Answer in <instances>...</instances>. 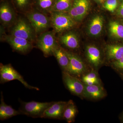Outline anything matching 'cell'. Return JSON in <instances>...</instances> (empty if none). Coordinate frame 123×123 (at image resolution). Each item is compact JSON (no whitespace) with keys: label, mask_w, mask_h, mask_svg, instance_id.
<instances>
[{"label":"cell","mask_w":123,"mask_h":123,"mask_svg":"<svg viewBox=\"0 0 123 123\" xmlns=\"http://www.w3.org/2000/svg\"><path fill=\"white\" fill-rule=\"evenodd\" d=\"M104 51L105 56L111 62L110 63L120 59L123 57V44H108L105 48Z\"/></svg>","instance_id":"obj_16"},{"label":"cell","mask_w":123,"mask_h":123,"mask_svg":"<svg viewBox=\"0 0 123 123\" xmlns=\"http://www.w3.org/2000/svg\"><path fill=\"white\" fill-rule=\"evenodd\" d=\"M12 26L11 35L25 39L31 43L35 40L36 33L28 20L19 18Z\"/></svg>","instance_id":"obj_3"},{"label":"cell","mask_w":123,"mask_h":123,"mask_svg":"<svg viewBox=\"0 0 123 123\" xmlns=\"http://www.w3.org/2000/svg\"><path fill=\"white\" fill-rule=\"evenodd\" d=\"M118 5V0H107L104 3V8L111 12H114Z\"/></svg>","instance_id":"obj_27"},{"label":"cell","mask_w":123,"mask_h":123,"mask_svg":"<svg viewBox=\"0 0 123 123\" xmlns=\"http://www.w3.org/2000/svg\"><path fill=\"white\" fill-rule=\"evenodd\" d=\"M74 0H55L53 11L68 12L72 7Z\"/></svg>","instance_id":"obj_23"},{"label":"cell","mask_w":123,"mask_h":123,"mask_svg":"<svg viewBox=\"0 0 123 123\" xmlns=\"http://www.w3.org/2000/svg\"><path fill=\"white\" fill-rule=\"evenodd\" d=\"M14 80H18L20 81L26 87L30 89L39 90L37 87L32 86L28 84L23 77L20 75L10 64H0V82L4 84Z\"/></svg>","instance_id":"obj_6"},{"label":"cell","mask_w":123,"mask_h":123,"mask_svg":"<svg viewBox=\"0 0 123 123\" xmlns=\"http://www.w3.org/2000/svg\"><path fill=\"white\" fill-rule=\"evenodd\" d=\"M110 64L111 68L120 75H123V57L120 59L111 62Z\"/></svg>","instance_id":"obj_26"},{"label":"cell","mask_w":123,"mask_h":123,"mask_svg":"<svg viewBox=\"0 0 123 123\" xmlns=\"http://www.w3.org/2000/svg\"><path fill=\"white\" fill-rule=\"evenodd\" d=\"M4 37L5 40L14 51L17 52L26 54L33 48L32 43L25 39L11 35H5Z\"/></svg>","instance_id":"obj_12"},{"label":"cell","mask_w":123,"mask_h":123,"mask_svg":"<svg viewBox=\"0 0 123 123\" xmlns=\"http://www.w3.org/2000/svg\"><path fill=\"white\" fill-rule=\"evenodd\" d=\"M14 7L18 11H27L32 7L33 0H11Z\"/></svg>","instance_id":"obj_25"},{"label":"cell","mask_w":123,"mask_h":123,"mask_svg":"<svg viewBox=\"0 0 123 123\" xmlns=\"http://www.w3.org/2000/svg\"><path fill=\"white\" fill-rule=\"evenodd\" d=\"M62 75L64 85L69 92L81 99L84 98L85 85L81 80L67 72L62 71Z\"/></svg>","instance_id":"obj_8"},{"label":"cell","mask_w":123,"mask_h":123,"mask_svg":"<svg viewBox=\"0 0 123 123\" xmlns=\"http://www.w3.org/2000/svg\"><path fill=\"white\" fill-rule=\"evenodd\" d=\"M61 43L66 48L70 50H77L80 47L78 36L75 32L69 31L66 32L60 36Z\"/></svg>","instance_id":"obj_15"},{"label":"cell","mask_w":123,"mask_h":123,"mask_svg":"<svg viewBox=\"0 0 123 123\" xmlns=\"http://www.w3.org/2000/svg\"><path fill=\"white\" fill-rule=\"evenodd\" d=\"M5 0H0V2H1V1H3Z\"/></svg>","instance_id":"obj_32"},{"label":"cell","mask_w":123,"mask_h":123,"mask_svg":"<svg viewBox=\"0 0 123 123\" xmlns=\"http://www.w3.org/2000/svg\"><path fill=\"white\" fill-rule=\"evenodd\" d=\"M53 55L55 57L62 71L67 72L69 60L65 49L58 45L55 49Z\"/></svg>","instance_id":"obj_18"},{"label":"cell","mask_w":123,"mask_h":123,"mask_svg":"<svg viewBox=\"0 0 123 123\" xmlns=\"http://www.w3.org/2000/svg\"><path fill=\"white\" fill-rule=\"evenodd\" d=\"M29 10L26 17L36 34H42L47 31L51 26L50 18L47 14L34 8Z\"/></svg>","instance_id":"obj_1"},{"label":"cell","mask_w":123,"mask_h":123,"mask_svg":"<svg viewBox=\"0 0 123 123\" xmlns=\"http://www.w3.org/2000/svg\"><path fill=\"white\" fill-rule=\"evenodd\" d=\"M55 102H40L32 101H21L19 111L22 114L33 118H42L44 112Z\"/></svg>","instance_id":"obj_4"},{"label":"cell","mask_w":123,"mask_h":123,"mask_svg":"<svg viewBox=\"0 0 123 123\" xmlns=\"http://www.w3.org/2000/svg\"><path fill=\"white\" fill-rule=\"evenodd\" d=\"M80 80L85 85H98L102 86V81L98 73V71L94 69H91L82 76Z\"/></svg>","instance_id":"obj_22"},{"label":"cell","mask_w":123,"mask_h":123,"mask_svg":"<svg viewBox=\"0 0 123 123\" xmlns=\"http://www.w3.org/2000/svg\"><path fill=\"white\" fill-rule=\"evenodd\" d=\"M51 25L55 33H61L71 30L76 22L68 12L53 11L50 13Z\"/></svg>","instance_id":"obj_2"},{"label":"cell","mask_w":123,"mask_h":123,"mask_svg":"<svg viewBox=\"0 0 123 123\" xmlns=\"http://www.w3.org/2000/svg\"><path fill=\"white\" fill-rule=\"evenodd\" d=\"M54 31H46L40 34L37 40V47L44 56L53 55L55 49L58 46Z\"/></svg>","instance_id":"obj_7"},{"label":"cell","mask_w":123,"mask_h":123,"mask_svg":"<svg viewBox=\"0 0 123 123\" xmlns=\"http://www.w3.org/2000/svg\"><path fill=\"white\" fill-rule=\"evenodd\" d=\"M65 50L69 60L67 72L80 79L82 76L92 69L77 54L71 51Z\"/></svg>","instance_id":"obj_5"},{"label":"cell","mask_w":123,"mask_h":123,"mask_svg":"<svg viewBox=\"0 0 123 123\" xmlns=\"http://www.w3.org/2000/svg\"><path fill=\"white\" fill-rule=\"evenodd\" d=\"M67 102L58 101L55 102L46 110L43 118L52 119H63V115L65 108Z\"/></svg>","instance_id":"obj_13"},{"label":"cell","mask_w":123,"mask_h":123,"mask_svg":"<svg viewBox=\"0 0 123 123\" xmlns=\"http://www.w3.org/2000/svg\"><path fill=\"white\" fill-rule=\"evenodd\" d=\"M117 14L119 17H123V0L121 2L117 10Z\"/></svg>","instance_id":"obj_28"},{"label":"cell","mask_w":123,"mask_h":123,"mask_svg":"<svg viewBox=\"0 0 123 123\" xmlns=\"http://www.w3.org/2000/svg\"><path fill=\"white\" fill-rule=\"evenodd\" d=\"M104 20L102 16L97 15L94 17L90 21L88 26L89 34L92 36L99 35L103 29Z\"/></svg>","instance_id":"obj_19"},{"label":"cell","mask_w":123,"mask_h":123,"mask_svg":"<svg viewBox=\"0 0 123 123\" xmlns=\"http://www.w3.org/2000/svg\"><path fill=\"white\" fill-rule=\"evenodd\" d=\"M55 0H33L32 7L47 14L52 12Z\"/></svg>","instance_id":"obj_21"},{"label":"cell","mask_w":123,"mask_h":123,"mask_svg":"<svg viewBox=\"0 0 123 123\" xmlns=\"http://www.w3.org/2000/svg\"><path fill=\"white\" fill-rule=\"evenodd\" d=\"M14 8L11 0L0 2V20L4 26H12L17 20Z\"/></svg>","instance_id":"obj_10"},{"label":"cell","mask_w":123,"mask_h":123,"mask_svg":"<svg viewBox=\"0 0 123 123\" xmlns=\"http://www.w3.org/2000/svg\"><path fill=\"white\" fill-rule=\"evenodd\" d=\"M85 54L88 65L92 69L98 71L103 63L102 50L93 44H89L86 47Z\"/></svg>","instance_id":"obj_9"},{"label":"cell","mask_w":123,"mask_h":123,"mask_svg":"<svg viewBox=\"0 0 123 123\" xmlns=\"http://www.w3.org/2000/svg\"><path fill=\"white\" fill-rule=\"evenodd\" d=\"M85 85L84 98L92 100H98L102 99L107 95L105 90L103 86Z\"/></svg>","instance_id":"obj_14"},{"label":"cell","mask_w":123,"mask_h":123,"mask_svg":"<svg viewBox=\"0 0 123 123\" xmlns=\"http://www.w3.org/2000/svg\"><path fill=\"white\" fill-rule=\"evenodd\" d=\"M1 103L0 104V119L5 120L16 116L22 115L19 111H17L13 108L11 106L7 105L5 103L3 94L1 92Z\"/></svg>","instance_id":"obj_17"},{"label":"cell","mask_w":123,"mask_h":123,"mask_svg":"<svg viewBox=\"0 0 123 123\" xmlns=\"http://www.w3.org/2000/svg\"><path fill=\"white\" fill-rule=\"evenodd\" d=\"M90 6V0H74L68 13L76 22H79L87 14Z\"/></svg>","instance_id":"obj_11"},{"label":"cell","mask_w":123,"mask_h":123,"mask_svg":"<svg viewBox=\"0 0 123 123\" xmlns=\"http://www.w3.org/2000/svg\"><path fill=\"white\" fill-rule=\"evenodd\" d=\"M109 30L111 35L115 38L123 39V26L115 21L110 22Z\"/></svg>","instance_id":"obj_24"},{"label":"cell","mask_w":123,"mask_h":123,"mask_svg":"<svg viewBox=\"0 0 123 123\" xmlns=\"http://www.w3.org/2000/svg\"><path fill=\"white\" fill-rule=\"evenodd\" d=\"M97 2L100 3H102L103 2L104 0H95Z\"/></svg>","instance_id":"obj_30"},{"label":"cell","mask_w":123,"mask_h":123,"mask_svg":"<svg viewBox=\"0 0 123 123\" xmlns=\"http://www.w3.org/2000/svg\"><path fill=\"white\" fill-rule=\"evenodd\" d=\"M78 112L77 108L74 102L72 100L67 102L63 115V119L67 123H71L75 121L76 116Z\"/></svg>","instance_id":"obj_20"},{"label":"cell","mask_w":123,"mask_h":123,"mask_svg":"<svg viewBox=\"0 0 123 123\" xmlns=\"http://www.w3.org/2000/svg\"><path fill=\"white\" fill-rule=\"evenodd\" d=\"M120 76H121V78H123V75H121Z\"/></svg>","instance_id":"obj_31"},{"label":"cell","mask_w":123,"mask_h":123,"mask_svg":"<svg viewBox=\"0 0 123 123\" xmlns=\"http://www.w3.org/2000/svg\"><path fill=\"white\" fill-rule=\"evenodd\" d=\"M120 118V120H121V122H122V123H123V113L121 114Z\"/></svg>","instance_id":"obj_29"}]
</instances>
